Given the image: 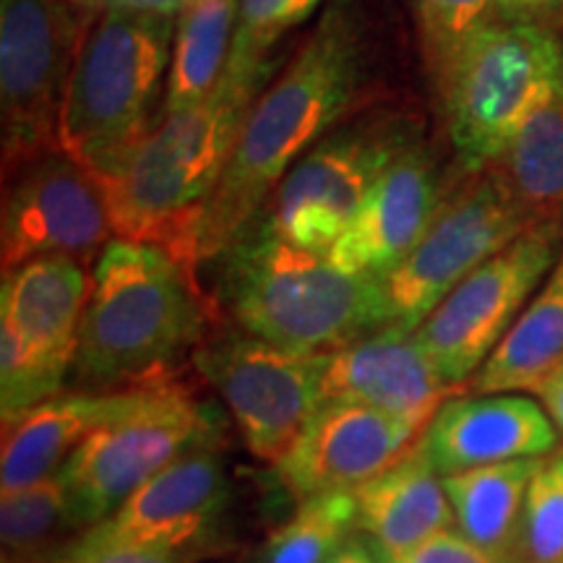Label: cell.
I'll return each mask as SVG.
<instances>
[{
    "instance_id": "cell-1",
    "label": "cell",
    "mask_w": 563,
    "mask_h": 563,
    "mask_svg": "<svg viewBox=\"0 0 563 563\" xmlns=\"http://www.w3.org/2000/svg\"><path fill=\"white\" fill-rule=\"evenodd\" d=\"M371 42L344 3L323 13L306 42L256 97L232 157L203 209L199 262H214L253 222L316 141L368 108Z\"/></svg>"
},
{
    "instance_id": "cell-2",
    "label": "cell",
    "mask_w": 563,
    "mask_h": 563,
    "mask_svg": "<svg viewBox=\"0 0 563 563\" xmlns=\"http://www.w3.org/2000/svg\"><path fill=\"white\" fill-rule=\"evenodd\" d=\"M274 68V55L232 47L228 68L201 102L159 118L121 173L102 183L112 235L157 245L199 277L203 209Z\"/></svg>"
},
{
    "instance_id": "cell-3",
    "label": "cell",
    "mask_w": 563,
    "mask_h": 563,
    "mask_svg": "<svg viewBox=\"0 0 563 563\" xmlns=\"http://www.w3.org/2000/svg\"><path fill=\"white\" fill-rule=\"evenodd\" d=\"M209 306L199 277L167 251L115 238L91 272L70 378L100 391L170 371L203 340Z\"/></svg>"
},
{
    "instance_id": "cell-4",
    "label": "cell",
    "mask_w": 563,
    "mask_h": 563,
    "mask_svg": "<svg viewBox=\"0 0 563 563\" xmlns=\"http://www.w3.org/2000/svg\"><path fill=\"white\" fill-rule=\"evenodd\" d=\"M220 298L245 334L321 355L389 323L382 282L282 238L262 214L220 256Z\"/></svg>"
},
{
    "instance_id": "cell-5",
    "label": "cell",
    "mask_w": 563,
    "mask_h": 563,
    "mask_svg": "<svg viewBox=\"0 0 563 563\" xmlns=\"http://www.w3.org/2000/svg\"><path fill=\"white\" fill-rule=\"evenodd\" d=\"M175 21L104 9L89 21L63 97L58 146L104 183L162 118Z\"/></svg>"
},
{
    "instance_id": "cell-6",
    "label": "cell",
    "mask_w": 563,
    "mask_h": 563,
    "mask_svg": "<svg viewBox=\"0 0 563 563\" xmlns=\"http://www.w3.org/2000/svg\"><path fill=\"white\" fill-rule=\"evenodd\" d=\"M563 70L553 30L493 21L435 84L449 141L464 175L496 167L527 115Z\"/></svg>"
},
{
    "instance_id": "cell-7",
    "label": "cell",
    "mask_w": 563,
    "mask_h": 563,
    "mask_svg": "<svg viewBox=\"0 0 563 563\" xmlns=\"http://www.w3.org/2000/svg\"><path fill=\"white\" fill-rule=\"evenodd\" d=\"M217 443V420L173 373L146 378L136 405L97 428L63 464L68 519L87 532L180 456Z\"/></svg>"
},
{
    "instance_id": "cell-8",
    "label": "cell",
    "mask_w": 563,
    "mask_h": 563,
    "mask_svg": "<svg viewBox=\"0 0 563 563\" xmlns=\"http://www.w3.org/2000/svg\"><path fill=\"white\" fill-rule=\"evenodd\" d=\"M422 139L407 108H363L316 141L282 178L262 214L300 249L329 253L399 154Z\"/></svg>"
},
{
    "instance_id": "cell-9",
    "label": "cell",
    "mask_w": 563,
    "mask_h": 563,
    "mask_svg": "<svg viewBox=\"0 0 563 563\" xmlns=\"http://www.w3.org/2000/svg\"><path fill=\"white\" fill-rule=\"evenodd\" d=\"M563 251V214L538 217L522 235L464 277L415 329L449 386H467L530 306Z\"/></svg>"
},
{
    "instance_id": "cell-10",
    "label": "cell",
    "mask_w": 563,
    "mask_h": 563,
    "mask_svg": "<svg viewBox=\"0 0 563 563\" xmlns=\"http://www.w3.org/2000/svg\"><path fill=\"white\" fill-rule=\"evenodd\" d=\"M87 264L42 256L3 274L0 287V415L3 426L55 397L74 371Z\"/></svg>"
},
{
    "instance_id": "cell-11",
    "label": "cell",
    "mask_w": 563,
    "mask_h": 563,
    "mask_svg": "<svg viewBox=\"0 0 563 563\" xmlns=\"http://www.w3.org/2000/svg\"><path fill=\"white\" fill-rule=\"evenodd\" d=\"M538 214L519 199L501 167L467 175L435 211L431 228L382 279L389 323L418 329L477 266L519 238Z\"/></svg>"
},
{
    "instance_id": "cell-12",
    "label": "cell",
    "mask_w": 563,
    "mask_h": 563,
    "mask_svg": "<svg viewBox=\"0 0 563 563\" xmlns=\"http://www.w3.org/2000/svg\"><path fill=\"white\" fill-rule=\"evenodd\" d=\"M91 19L66 0L0 3L3 178L58 150L63 97Z\"/></svg>"
},
{
    "instance_id": "cell-13",
    "label": "cell",
    "mask_w": 563,
    "mask_h": 563,
    "mask_svg": "<svg viewBox=\"0 0 563 563\" xmlns=\"http://www.w3.org/2000/svg\"><path fill=\"white\" fill-rule=\"evenodd\" d=\"M327 355L277 347L238 329L203 340L194 363L220 394L245 449L256 460L279 464L319 410Z\"/></svg>"
},
{
    "instance_id": "cell-14",
    "label": "cell",
    "mask_w": 563,
    "mask_h": 563,
    "mask_svg": "<svg viewBox=\"0 0 563 563\" xmlns=\"http://www.w3.org/2000/svg\"><path fill=\"white\" fill-rule=\"evenodd\" d=\"M110 241L112 222L102 183L60 146L5 175L0 214L3 274L42 256L97 264Z\"/></svg>"
},
{
    "instance_id": "cell-15",
    "label": "cell",
    "mask_w": 563,
    "mask_h": 563,
    "mask_svg": "<svg viewBox=\"0 0 563 563\" xmlns=\"http://www.w3.org/2000/svg\"><path fill=\"white\" fill-rule=\"evenodd\" d=\"M230 483L217 443L180 456L144 483L112 517L81 532L89 545H141L180 555L209 538L228 506Z\"/></svg>"
},
{
    "instance_id": "cell-16",
    "label": "cell",
    "mask_w": 563,
    "mask_h": 563,
    "mask_svg": "<svg viewBox=\"0 0 563 563\" xmlns=\"http://www.w3.org/2000/svg\"><path fill=\"white\" fill-rule=\"evenodd\" d=\"M422 435L420 428L352 402H321L277 467L295 498L355 490L382 475Z\"/></svg>"
},
{
    "instance_id": "cell-17",
    "label": "cell",
    "mask_w": 563,
    "mask_h": 563,
    "mask_svg": "<svg viewBox=\"0 0 563 563\" xmlns=\"http://www.w3.org/2000/svg\"><path fill=\"white\" fill-rule=\"evenodd\" d=\"M446 194L439 162L426 141H415L373 183L327 256L344 272L382 282L420 243Z\"/></svg>"
},
{
    "instance_id": "cell-18",
    "label": "cell",
    "mask_w": 563,
    "mask_h": 563,
    "mask_svg": "<svg viewBox=\"0 0 563 563\" xmlns=\"http://www.w3.org/2000/svg\"><path fill=\"white\" fill-rule=\"evenodd\" d=\"M456 391L462 389L439 376L415 329L402 323H386L329 352L321 376V402L373 407L420 431Z\"/></svg>"
},
{
    "instance_id": "cell-19",
    "label": "cell",
    "mask_w": 563,
    "mask_h": 563,
    "mask_svg": "<svg viewBox=\"0 0 563 563\" xmlns=\"http://www.w3.org/2000/svg\"><path fill=\"white\" fill-rule=\"evenodd\" d=\"M420 443L443 477L553 454L559 428L543 405L517 391H456L428 422Z\"/></svg>"
},
{
    "instance_id": "cell-20",
    "label": "cell",
    "mask_w": 563,
    "mask_h": 563,
    "mask_svg": "<svg viewBox=\"0 0 563 563\" xmlns=\"http://www.w3.org/2000/svg\"><path fill=\"white\" fill-rule=\"evenodd\" d=\"M144 386L146 378L118 389L60 391L3 426L0 496L58 475L97 428L139 402Z\"/></svg>"
},
{
    "instance_id": "cell-21",
    "label": "cell",
    "mask_w": 563,
    "mask_h": 563,
    "mask_svg": "<svg viewBox=\"0 0 563 563\" xmlns=\"http://www.w3.org/2000/svg\"><path fill=\"white\" fill-rule=\"evenodd\" d=\"M357 532L386 553L407 551L454 525L441 475L420 439L382 475L355 488Z\"/></svg>"
},
{
    "instance_id": "cell-22",
    "label": "cell",
    "mask_w": 563,
    "mask_h": 563,
    "mask_svg": "<svg viewBox=\"0 0 563 563\" xmlns=\"http://www.w3.org/2000/svg\"><path fill=\"white\" fill-rule=\"evenodd\" d=\"M540 460L488 464L441 477L454 509L456 530L498 563H517L525 496Z\"/></svg>"
},
{
    "instance_id": "cell-23",
    "label": "cell",
    "mask_w": 563,
    "mask_h": 563,
    "mask_svg": "<svg viewBox=\"0 0 563 563\" xmlns=\"http://www.w3.org/2000/svg\"><path fill=\"white\" fill-rule=\"evenodd\" d=\"M563 363V251L506 340L467 384L473 394H530Z\"/></svg>"
},
{
    "instance_id": "cell-24",
    "label": "cell",
    "mask_w": 563,
    "mask_h": 563,
    "mask_svg": "<svg viewBox=\"0 0 563 563\" xmlns=\"http://www.w3.org/2000/svg\"><path fill=\"white\" fill-rule=\"evenodd\" d=\"M241 0H196L175 21L162 115L201 102L228 68Z\"/></svg>"
},
{
    "instance_id": "cell-25",
    "label": "cell",
    "mask_w": 563,
    "mask_h": 563,
    "mask_svg": "<svg viewBox=\"0 0 563 563\" xmlns=\"http://www.w3.org/2000/svg\"><path fill=\"white\" fill-rule=\"evenodd\" d=\"M496 167L534 214H563V70Z\"/></svg>"
},
{
    "instance_id": "cell-26",
    "label": "cell",
    "mask_w": 563,
    "mask_h": 563,
    "mask_svg": "<svg viewBox=\"0 0 563 563\" xmlns=\"http://www.w3.org/2000/svg\"><path fill=\"white\" fill-rule=\"evenodd\" d=\"M357 532L355 490L302 498L298 511L272 534L258 563H329Z\"/></svg>"
},
{
    "instance_id": "cell-27",
    "label": "cell",
    "mask_w": 563,
    "mask_h": 563,
    "mask_svg": "<svg viewBox=\"0 0 563 563\" xmlns=\"http://www.w3.org/2000/svg\"><path fill=\"white\" fill-rule=\"evenodd\" d=\"M60 475L0 496V540L5 563H40L63 532H70Z\"/></svg>"
},
{
    "instance_id": "cell-28",
    "label": "cell",
    "mask_w": 563,
    "mask_h": 563,
    "mask_svg": "<svg viewBox=\"0 0 563 563\" xmlns=\"http://www.w3.org/2000/svg\"><path fill=\"white\" fill-rule=\"evenodd\" d=\"M412 9L422 60L433 87L446 76L470 40L498 21L496 0H412Z\"/></svg>"
},
{
    "instance_id": "cell-29",
    "label": "cell",
    "mask_w": 563,
    "mask_h": 563,
    "mask_svg": "<svg viewBox=\"0 0 563 563\" xmlns=\"http://www.w3.org/2000/svg\"><path fill=\"white\" fill-rule=\"evenodd\" d=\"M517 563H563V449L540 460L527 488Z\"/></svg>"
},
{
    "instance_id": "cell-30",
    "label": "cell",
    "mask_w": 563,
    "mask_h": 563,
    "mask_svg": "<svg viewBox=\"0 0 563 563\" xmlns=\"http://www.w3.org/2000/svg\"><path fill=\"white\" fill-rule=\"evenodd\" d=\"M323 0H241L235 51L272 55L277 42L321 9Z\"/></svg>"
},
{
    "instance_id": "cell-31",
    "label": "cell",
    "mask_w": 563,
    "mask_h": 563,
    "mask_svg": "<svg viewBox=\"0 0 563 563\" xmlns=\"http://www.w3.org/2000/svg\"><path fill=\"white\" fill-rule=\"evenodd\" d=\"M382 563H498L488 551L473 543L462 530H441L407 551L386 553L378 551Z\"/></svg>"
},
{
    "instance_id": "cell-32",
    "label": "cell",
    "mask_w": 563,
    "mask_h": 563,
    "mask_svg": "<svg viewBox=\"0 0 563 563\" xmlns=\"http://www.w3.org/2000/svg\"><path fill=\"white\" fill-rule=\"evenodd\" d=\"M55 563H183V559L159 548L89 545L76 540Z\"/></svg>"
},
{
    "instance_id": "cell-33",
    "label": "cell",
    "mask_w": 563,
    "mask_h": 563,
    "mask_svg": "<svg viewBox=\"0 0 563 563\" xmlns=\"http://www.w3.org/2000/svg\"><path fill=\"white\" fill-rule=\"evenodd\" d=\"M496 3L498 21L548 26V30L563 24V0H496Z\"/></svg>"
},
{
    "instance_id": "cell-34",
    "label": "cell",
    "mask_w": 563,
    "mask_h": 563,
    "mask_svg": "<svg viewBox=\"0 0 563 563\" xmlns=\"http://www.w3.org/2000/svg\"><path fill=\"white\" fill-rule=\"evenodd\" d=\"M530 394L540 399V405L551 415L555 428L563 433V363H559L548 376L540 378Z\"/></svg>"
},
{
    "instance_id": "cell-35",
    "label": "cell",
    "mask_w": 563,
    "mask_h": 563,
    "mask_svg": "<svg viewBox=\"0 0 563 563\" xmlns=\"http://www.w3.org/2000/svg\"><path fill=\"white\" fill-rule=\"evenodd\" d=\"M196 0H104V9L129 11V13H146V16H167L178 19L188 5Z\"/></svg>"
},
{
    "instance_id": "cell-36",
    "label": "cell",
    "mask_w": 563,
    "mask_h": 563,
    "mask_svg": "<svg viewBox=\"0 0 563 563\" xmlns=\"http://www.w3.org/2000/svg\"><path fill=\"white\" fill-rule=\"evenodd\" d=\"M329 563H382L378 559L376 548L371 545V540L365 534L355 532L352 538L344 543L340 551H336Z\"/></svg>"
},
{
    "instance_id": "cell-37",
    "label": "cell",
    "mask_w": 563,
    "mask_h": 563,
    "mask_svg": "<svg viewBox=\"0 0 563 563\" xmlns=\"http://www.w3.org/2000/svg\"><path fill=\"white\" fill-rule=\"evenodd\" d=\"M70 9H76L84 16H97V13L104 11V0H66Z\"/></svg>"
}]
</instances>
